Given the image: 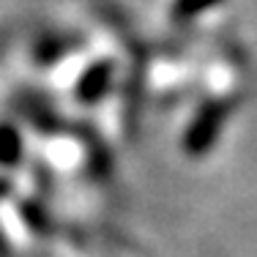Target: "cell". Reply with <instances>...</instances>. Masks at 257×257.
Instances as JSON below:
<instances>
[{
	"label": "cell",
	"instance_id": "6da1fadb",
	"mask_svg": "<svg viewBox=\"0 0 257 257\" xmlns=\"http://www.w3.org/2000/svg\"><path fill=\"white\" fill-rule=\"evenodd\" d=\"M20 154V137L11 128H0V162L11 164Z\"/></svg>",
	"mask_w": 257,
	"mask_h": 257
}]
</instances>
